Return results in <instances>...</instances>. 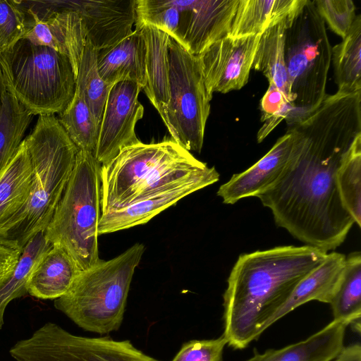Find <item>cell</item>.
Instances as JSON below:
<instances>
[{"label": "cell", "mask_w": 361, "mask_h": 361, "mask_svg": "<svg viewBox=\"0 0 361 361\" xmlns=\"http://www.w3.org/2000/svg\"><path fill=\"white\" fill-rule=\"evenodd\" d=\"M135 29L149 25L176 39L180 13L173 0H135Z\"/></svg>", "instance_id": "d6a6232c"}, {"label": "cell", "mask_w": 361, "mask_h": 361, "mask_svg": "<svg viewBox=\"0 0 361 361\" xmlns=\"http://www.w3.org/2000/svg\"><path fill=\"white\" fill-rule=\"evenodd\" d=\"M100 169L101 164L92 153L78 150L70 178L44 232L46 240L64 249L80 271L101 260L98 249Z\"/></svg>", "instance_id": "8992f818"}, {"label": "cell", "mask_w": 361, "mask_h": 361, "mask_svg": "<svg viewBox=\"0 0 361 361\" xmlns=\"http://www.w3.org/2000/svg\"><path fill=\"white\" fill-rule=\"evenodd\" d=\"M173 139L123 149L102 165V213L123 207L212 170Z\"/></svg>", "instance_id": "277c9868"}, {"label": "cell", "mask_w": 361, "mask_h": 361, "mask_svg": "<svg viewBox=\"0 0 361 361\" xmlns=\"http://www.w3.org/2000/svg\"><path fill=\"white\" fill-rule=\"evenodd\" d=\"M97 55V49L86 39L76 75L75 90L82 94L99 126L105 103L113 85L106 82L100 76Z\"/></svg>", "instance_id": "f546056e"}, {"label": "cell", "mask_w": 361, "mask_h": 361, "mask_svg": "<svg viewBox=\"0 0 361 361\" xmlns=\"http://www.w3.org/2000/svg\"><path fill=\"white\" fill-rule=\"evenodd\" d=\"M145 43L140 30L120 42L97 51L98 70L102 78L114 85L131 81L142 89L146 85Z\"/></svg>", "instance_id": "ac0fdd59"}, {"label": "cell", "mask_w": 361, "mask_h": 361, "mask_svg": "<svg viewBox=\"0 0 361 361\" xmlns=\"http://www.w3.org/2000/svg\"><path fill=\"white\" fill-rule=\"evenodd\" d=\"M306 0H238L229 37L261 35L290 19Z\"/></svg>", "instance_id": "603a6c76"}, {"label": "cell", "mask_w": 361, "mask_h": 361, "mask_svg": "<svg viewBox=\"0 0 361 361\" xmlns=\"http://www.w3.org/2000/svg\"><path fill=\"white\" fill-rule=\"evenodd\" d=\"M51 246L46 240L44 232H39L23 248L11 276L0 287V329L4 323L6 307L12 300L27 293L26 285L34 267Z\"/></svg>", "instance_id": "f1b7e54d"}, {"label": "cell", "mask_w": 361, "mask_h": 361, "mask_svg": "<svg viewBox=\"0 0 361 361\" xmlns=\"http://www.w3.org/2000/svg\"><path fill=\"white\" fill-rule=\"evenodd\" d=\"M333 320L345 326L352 325L360 332L361 317V253L353 252L346 256L345 267L337 292L329 303Z\"/></svg>", "instance_id": "484cf974"}, {"label": "cell", "mask_w": 361, "mask_h": 361, "mask_svg": "<svg viewBox=\"0 0 361 361\" xmlns=\"http://www.w3.org/2000/svg\"><path fill=\"white\" fill-rule=\"evenodd\" d=\"M313 246L283 245L240 255L223 295V336L242 350L268 328L298 284L326 259Z\"/></svg>", "instance_id": "7a4b0ae2"}, {"label": "cell", "mask_w": 361, "mask_h": 361, "mask_svg": "<svg viewBox=\"0 0 361 361\" xmlns=\"http://www.w3.org/2000/svg\"><path fill=\"white\" fill-rule=\"evenodd\" d=\"M227 341L217 338L192 340L183 344L171 361H222Z\"/></svg>", "instance_id": "8d00e7d4"}, {"label": "cell", "mask_w": 361, "mask_h": 361, "mask_svg": "<svg viewBox=\"0 0 361 361\" xmlns=\"http://www.w3.org/2000/svg\"><path fill=\"white\" fill-rule=\"evenodd\" d=\"M32 180V163L23 140L0 171V234L25 205Z\"/></svg>", "instance_id": "cb8c5ba5"}, {"label": "cell", "mask_w": 361, "mask_h": 361, "mask_svg": "<svg viewBox=\"0 0 361 361\" xmlns=\"http://www.w3.org/2000/svg\"><path fill=\"white\" fill-rule=\"evenodd\" d=\"M170 99L164 123L172 139L188 151L200 153L212 99L206 88L197 55L169 38Z\"/></svg>", "instance_id": "9c48e42d"}, {"label": "cell", "mask_w": 361, "mask_h": 361, "mask_svg": "<svg viewBox=\"0 0 361 361\" xmlns=\"http://www.w3.org/2000/svg\"><path fill=\"white\" fill-rule=\"evenodd\" d=\"M315 6L329 28L343 39L356 18L355 6L351 0H316Z\"/></svg>", "instance_id": "d590c367"}, {"label": "cell", "mask_w": 361, "mask_h": 361, "mask_svg": "<svg viewBox=\"0 0 361 361\" xmlns=\"http://www.w3.org/2000/svg\"><path fill=\"white\" fill-rule=\"evenodd\" d=\"M338 92L361 91V16L357 15L341 42L331 47Z\"/></svg>", "instance_id": "4316f807"}, {"label": "cell", "mask_w": 361, "mask_h": 361, "mask_svg": "<svg viewBox=\"0 0 361 361\" xmlns=\"http://www.w3.org/2000/svg\"><path fill=\"white\" fill-rule=\"evenodd\" d=\"M56 118L78 150L94 154L99 126L79 92L75 90L69 104Z\"/></svg>", "instance_id": "4dcf8cb0"}, {"label": "cell", "mask_w": 361, "mask_h": 361, "mask_svg": "<svg viewBox=\"0 0 361 361\" xmlns=\"http://www.w3.org/2000/svg\"><path fill=\"white\" fill-rule=\"evenodd\" d=\"M261 35L225 37L197 55L209 94L239 90L249 80Z\"/></svg>", "instance_id": "7c38bea8"}, {"label": "cell", "mask_w": 361, "mask_h": 361, "mask_svg": "<svg viewBox=\"0 0 361 361\" xmlns=\"http://www.w3.org/2000/svg\"><path fill=\"white\" fill-rule=\"evenodd\" d=\"M24 142L32 166L30 195L22 210L0 234V241L20 251L49 225L78 152L54 114L38 116Z\"/></svg>", "instance_id": "3957f363"}, {"label": "cell", "mask_w": 361, "mask_h": 361, "mask_svg": "<svg viewBox=\"0 0 361 361\" xmlns=\"http://www.w3.org/2000/svg\"><path fill=\"white\" fill-rule=\"evenodd\" d=\"M290 18L276 24L261 35L252 69L261 72L267 78L269 84L278 88L293 106L284 57L285 32Z\"/></svg>", "instance_id": "d4e9b609"}, {"label": "cell", "mask_w": 361, "mask_h": 361, "mask_svg": "<svg viewBox=\"0 0 361 361\" xmlns=\"http://www.w3.org/2000/svg\"><path fill=\"white\" fill-rule=\"evenodd\" d=\"M345 259L346 256L340 252L327 253L324 261L298 284L287 301L270 319L268 328L310 301L329 304L342 281Z\"/></svg>", "instance_id": "d6986e66"}, {"label": "cell", "mask_w": 361, "mask_h": 361, "mask_svg": "<svg viewBox=\"0 0 361 361\" xmlns=\"http://www.w3.org/2000/svg\"><path fill=\"white\" fill-rule=\"evenodd\" d=\"M20 253V250L0 241V287L11 276Z\"/></svg>", "instance_id": "74e56055"}, {"label": "cell", "mask_w": 361, "mask_h": 361, "mask_svg": "<svg viewBox=\"0 0 361 361\" xmlns=\"http://www.w3.org/2000/svg\"><path fill=\"white\" fill-rule=\"evenodd\" d=\"M180 13L176 40L199 55L229 35L238 0H173Z\"/></svg>", "instance_id": "4fadbf2b"}, {"label": "cell", "mask_w": 361, "mask_h": 361, "mask_svg": "<svg viewBox=\"0 0 361 361\" xmlns=\"http://www.w3.org/2000/svg\"><path fill=\"white\" fill-rule=\"evenodd\" d=\"M26 11L27 30L23 39L66 56L76 77L87 39L79 14L73 10L59 8L56 11H44L39 19L27 8Z\"/></svg>", "instance_id": "e0dca14e"}, {"label": "cell", "mask_w": 361, "mask_h": 361, "mask_svg": "<svg viewBox=\"0 0 361 361\" xmlns=\"http://www.w3.org/2000/svg\"><path fill=\"white\" fill-rule=\"evenodd\" d=\"M6 89L4 87V85L3 84L2 79H1V75H0V105H1V95H2L3 92Z\"/></svg>", "instance_id": "ab89813d"}, {"label": "cell", "mask_w": 361, "mask_h": 361, "mask_svg": "<svg viewBox=\"0 0 361 361\" xmlns=\"http://www.w3.org/2000/svg\"><path fill=\"white\" fill-rule=\"evenodd\" d=\"M9 353L16 361H159L128 340L77 336L50 322L17 341Z\"/></svg>", "instance_id": "30bf717a"}, {"label": "cell", "mask_w": 361, "mask_h": 361, "mask_svg": "<svg viewBox=\"0 0 361 361\" xmlns=\"http://www.w3.org/2000/svg\"><path fill=\"white\" fill-rule=\"evenodd\" d=\"M27 30V14L22 1L0 0V56L22 39Z\"/></svg>", "instance_id": "836d02e7"}, {"label": "cell", "mask_w": 361, "mask_h": 361, "mask_svg": "<svg viewBox=\"0 0 361 361\" xmlns=\"http://www.w3.org/2000/svg\"><path fill=\"white\" fill-rule=\"evenodd\" d=\"M346 326L332 320L301 341L279 349L255 353L245 361H331L344 348Z\"/></svg>", "instance_id": "ffe728a7"}, {"label": "cell", "mask_w": 361, "mask_h": 361, "mask_svg": "<svg viewBox=\"0 0 361 361\" xmlns=\"http://www.w3.org/2000/svg\"><path fill=\"white\" fill-rule=\"evenodd\" d=\"M290 126L298 135L290 160L279 179L257 197L278 226L328 253L345 241L355 224L340 197L336 173L361 134V91L327 95Z\"/></svg>", "instance_id": "6da1fadb"}, {"label": "cell", "mask_w": 361, "mask_h": 361, "mask_svg": "<svg viewBox=\"0 0 361 361\" xmlns=\"http://www.w3.org/2000/svg\"><path fill=\"white\" fill-rule=\"evenodd\" d=\"M145 250L143 244L135 243L117 257L80 271L68 292L54 300L55 308L85 331L100 335L117 331Z\"/></svg>", "instance_id": "5b68a950"}, {"label": "cell", "mask_w": 361, "mask_h": 361, "mask_svg": "<svg viewBox=\"0 0 361 361\" xmlns=\"http://www.w3.org/2000/svg\"><path fill=\"white\" fill-rule=\"evenodd\" d=\"M260 106L261 121L264 124L257 133L258 142H262L282 120L288 118L293 112V106L287 97L272 84H269L261 99Z\"/></svg>", "instance_id": "e575fe53"}, {"label": "cell", "mask_w": 361, "mask_h": 361, "mask_svg": "<svg viewBox=\"0 0 361 361\" xmlns=\"http://www.w3.org/2000/svg\"><path fill=\"white\" fill-rule=\"evenodd\" d=\"M297 137V132L290 126L258 161L247 170L233 174L222 184L217 195L224 204H233L245 197H257L269 188L279 179L288 164Z\"/></svg>", "instance_id": "2e32d148"}, {"label": "cell", "mask_w": 361, "mask_h": 361, "mask_svg": "<svg viewBox=\"0 0 361 361\" xmlns=\"http://www.w3.org/2000/svg\"><path fill=\"white\" fill-rule=\"evenodd\" d=\"M331 361H361V345L355 343L344 346L338 355Z\"/></svg>", "instance_id": "f35d334b"}, {"label": "cell", "mask_w": 361, "mask_h": 361, "mask_svg": "<svg viewBox=\"0 0 361 361\" xmlns=\"http://www.w3.org/2000/svg\"><path fill=\"white\" fill-rule=\"evenodd\" d=\"M284 57L293 97V112L286 119L290 123L314 111L326 97L331 47L314 1L306 0L289 20Z\"/></svg>", "instance_id": "ba28073f"}, {"label": "cell", "mask_w": 361, "mask_h": 361, "mask_svg": "<svg viewBox=\"0 0 361 361\" xmlns=\"http://www.w3.org/2000/svg\"><path fill=\"white\" fill-rule=\"evenodd\" d=\"M336 183L342 202L361 226V134L357 135L342 160L336 173Z\"/></svg>", "instance_id": "1f68e13d"}, {"label": "cell", "mask_w": 361, "mask_h": 361, "mask_svg": "<svg viewBox=\"0 0 361 361\" xmlns=\"http://www.w3.org/2000/svg\"><path fill=\"white\" fill-rule=\"evenodd\" d=\"M31 114L6 90L0 105V171L14 156L32 121Z\"/></svg>", "instance_id": "83f0119b"}, {"label": "cell", "mask_w": 361, "mask_h": 361, "mask_svg": "<svg viewBox=\"0 0 361 361\" xmlns=\"http://www.w3.org/2000/svg\"><path fill=\"white\" fill-rule=\"evenodd\" d=\"M220 175L215 167L171 188L144 197L123 207L102 213L99 235L116 232L145 224L182 198L216 183Z\"/></svg>", "instance_id": "9a60e30c"}, {"label": "cell", "mask_w": 361, "mask_h": 361, "mask_svg": "<svg viewBox=\"0 0 361 361\" xmlns=\"http://www.w3.org/2000/svg\"><path fill=\"white\" fill-rule=\"evenodd\" d=\"M142 87L131 81L114 84L108 94L94 156L104 165L125 147L139 143L135 129L144 114L138 96Z\"/></svg>", "instance_id": "8fae6325"}, {"label": "cell", "mask_w": 361, "mask_h": 361, "mask_svg": "<svg viewBox=\"0 0 361 361\" xmlns=\"http://www.w3.org/2000/svg\"><path fill=\"white\" fill-rule=\"evenodd\" d=\"M145 48L146 85L142 90L155 107L164 123L169 102V63L168 34L154 26L145 25L138 29Z\"/></svg>", "instance_id": "44dd1931"}, {"label": "cell", "mask_w": 361, "mask_h": 361, "mask_svg": "<svg viewBox=\"0 0 361 361\" xmlns=\"http://www.w3.org/2000/svg\"><path fill=\"white\" fill-rule=\"evenodd\" d=\"M60 6L79 14L86 38L97 51L130 35L135 20V0L59 1Z\"/></svg>", "instance_id": "5bb4252c"}, {"label": "cell", "mask_w": 361, "mask_h": 361, "mask_svg": "<svg viewBox=\"0 0 361 361\" xmlns=\"http://www.w3.org/2000/svg\"><path fill=\"white\" fill-rule=\"evenodd\" d=\"M80 270L61 247L52 245L34 267L27 282L30 295L42 300H56L64 295Z\"/></svg>", "instance_id": "7402d4cb"}, {"label": "cell", "mask_w": 361, "mask_h": 361, "mask_svg": "<svg viewBox=\"0 0 361 361\" xmlns=\"http://www.w3.org/2000/svg\"><path fill=\"white\" fill-rule=\"evenodd\" d=\"M0 75L6 90L33 116L60 114L75 92L70 60L25 39L0 56Z\"/></svg>", "instance_id": "52a82bcc"}]
</instances>
